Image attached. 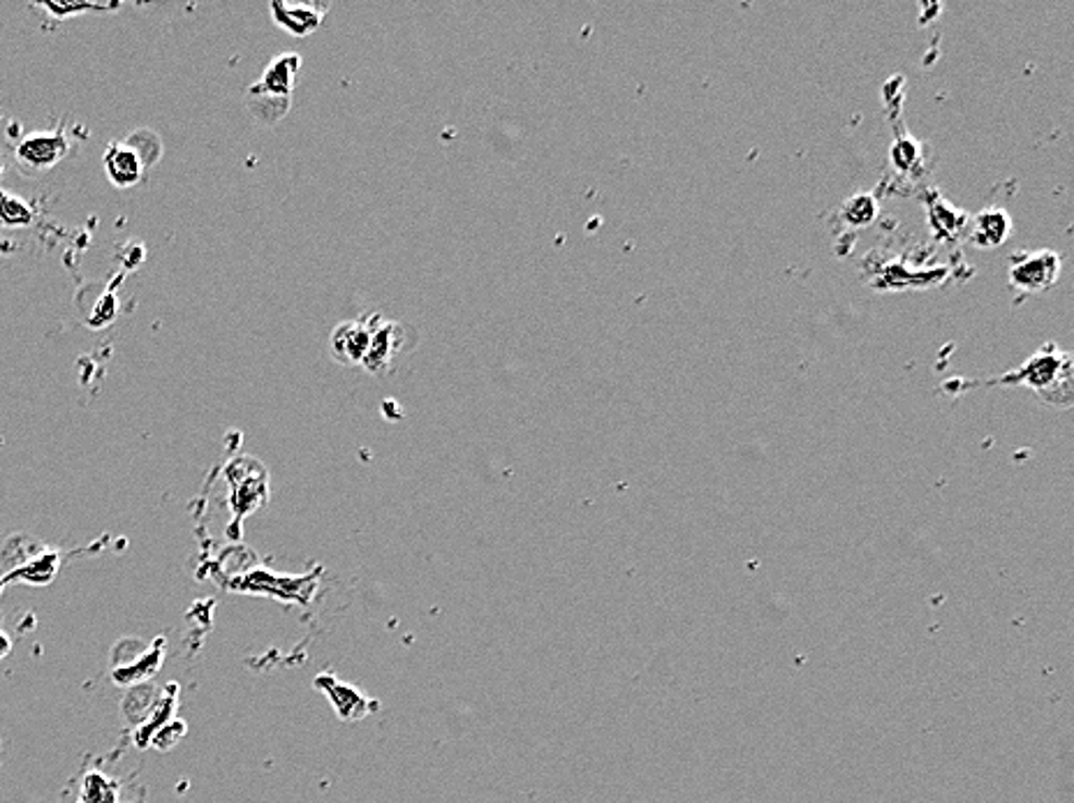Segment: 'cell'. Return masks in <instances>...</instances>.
Masks as SVG:
<instances>
[{
	"label": "cell",
	"instance_id": "6da1fadb",
	"mask_svg": "<svg viewBox=\"0 0 1074 803\" xmlns=\"http://www.w3.org/2000/svg\"><path fill=\"white\" fill-rule=\"evenodd\" d=\"M991 385H1024L1040 394L1045 404L1067 408L1072 404V357L1056 343H1047L1024 367L991 380Z\"/></svg>",
	"mask_w": 1074,
	"mask_h": 803
},
{
	"label": "cell",
	"instance_id": "7a4b0ae2",
	"mask_svg": "<svg viewBox=\"0 0 1074 803\" xmlns=\"http://www.w3.org/2000/svg\"><path fill=\"white\" fill-rule=\"evenodd\" d=\"M299 67V59L295 53H285V57L271 61V65L264 70V77L250 88V100L260 98V104H255V114L262 121L269 112V123H274L283 119L285 109L279 104V98L289 104V96H293V84H295V72Z\"/></svg>",
	"mask_w": 1074,
	"mask_h": 803
},
{
	"label": "cell",
	"instance_id": "3957f363",
	"mask_svg": "<svg viewBox=\"0 0 1074 803\" xmlns=\"http://www.w3.org/2000/svg\"><path fill=\"white\" fill-rule=\"evenodd\" d=\"M1010 285L1019 295H1040L1061 276V255L1053 250L1016 252L1010 262Z\"/></svg>",
	"mask_w": 1074,
	"mask_h": 803
},
{
	"label": "cell",
	"instance_id": "277c9868",
	"mask_svg": "<svg viewBox=\"0 0 1074 803\" xmlns=\"http://www.w3.org/2000/svg\"><path fill=\"white\" fill-rule=\"evenodd\" d=\"M70 151L72 144L65 131L33 133L14 146V160L24 174L35 176L57 168Z\"/></svg>",
	"mask_w": 1074,
	"mask_h": 803
},
{
	"label": "cell",
	"instance_id": "5b68a950",
	"mask_svg": "<svg viewBox=\"0 0 1074 803\" xmlns=\"http://www.w3.org/2000/svg\"><path fill=\"white\" fill-rule=\"evenodd\" d=\"M373 318L338 324L332 334V355L345 367H363L371 348Z\"/></svg>",
	"mask_w": 1074,
	"mask_h": 803
},
{
	"label": "cell",
	"instance_id": "8992f818",
	"mask_svg": "<svg viewBox=\"0 0 1074 803\" xmlns=\"http://www.w3.org/2000/svg\"><path fill=\"white\" fill-rule=\"evenodd\" d=\"M404 341H406V326L404 324L373 316L371 348H369L367 361H363V369L371 371V373L385 371L392 363L394 355L404 350Z\"/></svg>",
	"mask_w": 1074,
	"mask_h": 803
},
{
	"label": "cell",
	"instance_id": "52a82bcc",
	"mask_svg": "<svg viewBox=\"0 0 1074 803\" xmlns=\"http://www.w3.org/2000/svg\"><path fill=\"white\" fill-rule=\"evenodd\" d=\"M102 165L107 178L112 181V186L116 188H133L135 184H139L144 176V168H147L139 153L125 139L107 146V151L102 156Z\"/></svg>",
	"mask_w": 1074,
	"mask_h": 803
},
{
	"label": "cell",
	"instance_id": "ba28073f",
	"mask_svg": "<svg viewBox=\"0 0 1074 803\" xmlns=\"http://www.w3.org/2000/svg\"><path fill=\"white\" fill-rule=\"evenodd\" d=\"M1012 232V218L1003 209H985L973 218L971 242L977 248H998L1008 242Z\"/></svg>",
	"mask_w": 1074,
	"mask_h": 803
},
{
	"label": "cell",
	"instance_id": "9c48e42d",
	"mask_svg": "<svg viewBox=\"0 0 1074 803\" xmlns=\"http://www.w3.org/2000/svg\"><path fill=\"white\" fill-rule=\"evenodd\" d=\"M35 221V209L26 199L16 197L8 190H0V225L10 230L28 227Z\"/></svg>",
	"mask_w": 1074,
	"mask_h": 803
},
{
	"label": "cell",
	"instance_id": "30bf717a",
	"mask_svg": "<svg viewBox=\"0 0 1074 803\" xmlns=\"http://www.w3.org/2000/svg\"><path fill=\"white\" fill-rule=\"evenodd\" d=\"M82 803H119L114 782L102 774H88L82 785Z\"/></svg>",
	"mask_w": 1074,
	"mask_h": 803
},
{
	"label": "cell",
	"instance_id": "8fae6325",
	"mask_svg": "<svg viewBox=\"0 0 1074 803\" xmlns=\"http://www.w3.org/2000/svg\"><path fill=\"white\" fill-rule=\"evenodd\" d=\"M306 5H271V10H274V16H276V24H281L283 28L287 30H293V33H299V35H308V33H313L318 26H320V20H304L301 12H304Z\"/></svg>",
	"mask_w": 1074,
	"mask_h": 803
},
{
	"label": "cell",
	"instance_id": "7c38bea8",
	"mask_svg": "<svg viewBox=\"0 0 1074 803\" xmlns=\"http://www.w3.org/2000/svg\"><path fill=\"white\" fill-rule=\"evenodd\" d=\"M878 213V205H876V199H873L871 195H857V197H852L845 202L843 207V218L850 223V225H857V227H864L868 223H873V218H876Z\"/></svg>",
	"mask_w": 1074,
	"mask_h": 803
},
{
	"label": "cell",
	"instance_id": "4fadbf2b",
	"mask_svg": "<svg viewBox=\"0 0 1074 803\" xmlns=\"http://www.w3.org/2000/svg\"><path fill=\"white\" fill-rule=\"evenodd\" d=\"M40 8H42L45 12H49L51 16H57V20H67V14L100 10L98 5H65V3H40Z\"/></svg>",
	"mask_w": 1074,
	"mask_h": 803
},
{
	"label": "cell",
	"instance_id": "5bb4252c",
	"mask_svg": "<svg viewBox=\"0 0 1074 803\" xmlns=\"http://www.w3.org/2000/svg\"><path fill=\"white\" fill-rule=\"evenodd\" d=\"M12 651V642L5 632H0V660L8 658V653Z\"/></svg>",
	"mask_w": 1074,
	"mask_h": 803
}]
</instances>
